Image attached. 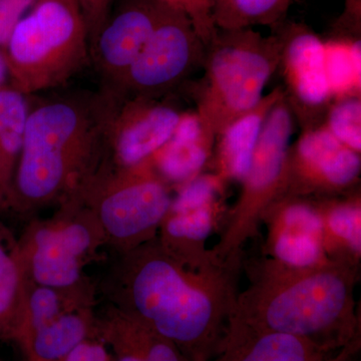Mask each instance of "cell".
I'll return each mask as SVG.
<instances>
[{
  "mask_svg": "<svg viewBox=\"0 0 361 361\" xmlns=\"http://www.w3.org/2000/svg\"><path fill=\"white\" fill-rule=\"evenodd\" d=\"M215 137L195 111H184L170 140L149 159L161 179L179 188L210 171Z\"/></svg>",
  "mask_w": 361,
  "mask_h": 361,
  "instance_id": "cell-16",
  "label": "cell"
},
{
  "mask_svg": "<svg viewBox=\"0 0 361 361\" xmlns=\"http://www.w3.org/2000/svg\"><path fill=\"white\" fill-rule=\"evenodd\" d=\"M221 201L183 212H169L160 226L161 246L176 257L192 265L216 259L206 242L217 224Z\"/></svg>",
  "mask_w": 361,
  "mask_h": 361,
  "instance_id": "cell-20",
  "label": "cell"
},
{
  "mask_svg": "<svg viewBox=\"0 0 361 361\" xmlns=\"http://www.w3.org/2000/svg\"><path fill=\"white\" fill-rule=\"evenodd\" d=\"M30 97L6 85L0 89V185L8 193L25 137Z\"/></svg>",
  "mask_w": 361,
  "mask_h": 361,
  "instance_id": "cell-22",
  "label": "cell"
},
{
  "mask_svg": "<svg viewBox=\"0 0 361 361\" xmlns=\"http://www.w3.org/2000/svg\"><path fill=\"white\" fill-rule=\"evenodd\" d=\"M172 190L149 160L129 168L102 161L68 201L85 203L101 232L129 252L156 238Z\"/></svg>",
  "mask_w": 361,
  "mask_h": 361,
  "instance_id": "cell-6",
  "label": "cell"
},
{
  "mask_svg": "<svg viewBox=\"0 0 361 361\" xmlns=\"http://www.w3.org/2000/svg\"><path fill=\"white\" fill-rule=\"evenodd\" d=\"M184 111L173 96L151 99L116 94L102 161L129 168L148 161L172 137Z\"/></svg>",
  "mask_w": 361,
  "mask_h": 361,
  "instance_id": "cell-11",
  "label": "cell"
},
{
  "mask_svg": "<svg viewBox=\"0 0 361 361\" xmlns=\"http://www.w3.org/2000/svg\"><path fill=\"white\" fill-rule=\"evenodd\" d=\"M271 30L281 37L278 71L281 85L296 125L301 130L322 126L334 102L325 68L324 42L307 25L287 23Z\"/></svg>",
  "mask_w": 361,
  "mask_h": 361,
  "instance_id": "cell-10",
  "label": "cell"
},
{
  "mask_svg": "<svg viewBox=\"0 0 361 361\" xmlns=\"http://www.w3.org/2000/svg\"><path fill=\"white\" fill-rule=\"evenodd\" d=\"M30 361H37V360H30Z\"/></svg>",
  "mask_w": 361,
  "mask_h": 361,
  "instance_id": "cell-36",
  "label": "cell"
},
{
  "mask_svg": "<svg viewBox=\"0 0 361 361\" xmlns=\"http://www.w3.org/2000/svg\"><path fill=\"white\" fill-rule=\"evenodd\" d=\"M295 120L283 96L266 118L241 192L229 211L214 255L221 261L241 262L242 248L258 234L263 215L284 193L287 154Z\"/></svg>",
  "mask_w": 361,
  "mask_h": 361,
  "instance_id": "cell-7",
  "label": "cell"
},
{
  "mask_svg": "<svg viewBox=\"0 0 361 361\" xmlns=\"http://www.w3.org/2000/svg\"><path fill=\"white\" fill-rule=\"evenodd\" d=\"M282 42L276 30L264 37L252 28L221 30L206 47L203 75L190 82L195 111L214 137L257 106L278 71Z\"/></svg>",
  "mask_w": 361,
  "mask_h": 361,
  "instance_id": "cell-4",
  "label": "cell"
},
{
  "mask_svg": "<svg viewBox=\"0 0 361 361\" xmlns=\"http://www.w3.org/2000/svg\"><path fill=\"white\" fill-rule=\"evenodd\" d=\"M26 272L18 254L0 242V337L13 338L20 326L26 295Z\"/></svg>",
  "mask_w": 361,
  "mask_h": 361,
  "instance_id": "cell-24",
  "label": "cell"
},
{
  "mask_svg": "<svg viewBox=\"0 0 361 361\" xmlns=\"http://www.w3.org/2000/svg\"><path fill=\"white\" fill-rule=\"evenodd\" d=\"M63 304L61 291L51 287L37 285V288L28 291L23 318L13 339L20 343L33 332L52 322L65 311Z\"/></svg>",
  "mask_w": 361,
  "mask_h": 361,
  "instance_id": "cell-26",
  "label": "cell"
},
{
  "mask_svg": "<svg viewBox=\"0 0 361 361\" xmlns=\"http://www.w3.org/2000/svg\"><path fill=\"white\" fill-rule=\"evenodd\" d=\"M169 7L182 11L191 21L195 32L208 45L218 32L210 0H158Z\"/></svg>",
  "mask_w": 361,
  "mask_h": 361,
  "instance_id": "cell-29",
  "label": "cell"
},
{
  "mask_svg": "<svg viewBox=\"0 0 361 361\" xmlns=\"http://www.w3.org/2000/svg\"><path fill=\"white\" fill-rule=\"evenodd\" d=\"M205 54V44L189 18L167 6L141 54L118 87L111 90L122 97L173 96L203 70Z\"/></svg>",
  "mask_w": 361,
  "mask_h": 361,
  "instance_id": "cell-8",
  "label": "cell"
},
{
  "mask_svg": "<svg viewBox=\"0 0 361 361\" xmlns=\"http://www.w3.org/2000/svg\"><path fill=\"white\" fill-rule=\"evenodd\" d=\"M358 269L360 265L334 259L290 267L265 256L250 265V284L239 290L230 317L334 350L348 344L357 329Z\"/></svg>",
  "mask_w": 361,
  "mask_h": 361,
  "instance_id": "cell-3",
  "label": "cell"
},
{
  "mask_svg": "<svg viewBox=\"0 0 361 361\" xmlns=\"http://www.w3.org/2000/svg\"><path fill=\"white\" fill-rule=\"evenodd\" d=\"M283 94L281 85L274 87L255 108L233 121L216 137L210 171L226 185L241 183L245 177L266 118Z\"/></svg>",
  "mask_w": 361,
  "mask_h": 361,
  "instance_id": "cell-17",
  "label": "cell"
},
{
  "mask_svg": "<svg viewBox=\"0 0 361 361\" xmlns=\"http://www.w3.org/2000/svg\"><path fill=\"white\" fill-rule=\"evenodd\" d=\"M361 0H345L344 11L330 30L329 37L360 39Z\"/></svg>",
  "mask_w": 361,
  "mask_h": 361,
  "instance_id": "cell-32",
  "label": "cell"
},
{
  "mask_svg": "<svg viewBox=\"0 0 361 361\" xmlns=\"http://www.w3.org/2000/svg\"><path fill=\"white\" fill-rule=\"evenodd\" d=\"M322 222L323 248L330 259L360 265L361 198L360 190L331 198L312 199Z\"/></svg>",
  "mask_w": 361,
  "mask_h": 361,
  "instance_id": "cell-19",
  "label": "cell"
},
{
  "mask_svg": "<svg viewBox=\"0 0 361 361\" xmlns=\"http://www.w3.org/2000/svg\"><path fill=\"white\" fill-rule=\"evenodd\" d=\"M214 20L221 30L269 26L271 30L286 20L294 0H210Z\"/></svg>",
  "mask_w": 361,
  "mask_h": 361,
  "instance_id": "cell-23",
  "label": "cell"
},
{
  "mask_svg": "<svg viewBox=\"0 0 361 361\" xmlns=\"http://www.w3.org/2000/svg\"><path fill=\"white\" fill-rule=\"evenodd\" d=\"M325 68L334 99L360 97V39L329 37Z\"/></svg>",
  "mask_w": 361,
  "mask_h": 361,
  "instance_id": "cell-25",
  "label": "cell"
},
{
  "mask_svg": "<svg viewBox=\"0 0 361 361\" xmlns=\"http://www.w3.org/2000/svg\"><path fill=\"white\" fill-rule=\"evenodd\" d=\"M0 186H1V185H0ZM2 191H4V190H2Z\"/></svg>",
  "mask_w": 361,
  "mask_h": 361,
  "instance_id": "cell-37",
  "label": "cell"
},
{
  "mask_svg": "<svg viewBox=\"0 0 361 361\" xmlns=\"http://www.w3.org/2000/svg\"><path fill=\"white\" fill-rule=\"evenodd\" d=\"M101 331L113 361H188L173 342L122 310L103 323Z\"/></svg>",
  "mask_w": 361,
  "mask_h": 361,
  "instance_id": "cell-18",
  "label": "cell"
},
{
  "mask_svg": "<svg viewBox=\"0 0 361 361\" xmlns=\"http://www.w3.org/2000/svg\"><path fill=\"white\" fill-rule=\"evenodd\" d=\"M78 1L84 16L90 45L110 16L116 0H78Z\"/></svg>",
  "mask_w": 361,
  "mask_h": 361,
  "instance_id": "cell-31",
  "label": "cell"
},
{
  "mask_svg": "<svg viewBox=\"0 0 361 361\" xmlns=\"http://www.w3.org/2000/svg\"><path fill=\"white\" fill-rule=\"evenodd\" d=\"M1 193H4V191H2V188L0 186V195H1Z\"/></svg>",
  "mask_w": 361,
  "mask_h": 361,
  "instance_id": "cell-35",
  "label": "cell"
},
{
  "mask_svg": "<svg viewBox=\"0 0 361 361\" xmlns=\"http://www.w3.org/2000/svg\"><path fill=\"white\" fill-rule=\"evenodd\" d=\"M266 257L290 267H311L329 260L323 248L322 222L312 199L283 196L266 210Z\"/></svg>",
  "mask_w": 361,
  "mask_h": 361,
  "instance_id": "cell-14",
  "label": "cell"
},
{
  "mask_svg": "<svg viewBox=\"0 0 361 361\" xmlns=\"http://www.w3.org/2000/svg\"><path fill=\"white\" fill-rule=\"evenodd\" d=\"M7 80H9V75L6 52L4 49H0V89L6 85Z\"/></svg>",
  "mask_w": 361,
  "mask_h": 361,
  "instance_id": "cell-34",
  "label": "cell"
},
{
  "mask_svg": "<svg viewBox=\"0 0 361 361\" xmlns=\"http://www.w3.org/2000/svg\"><path fill=\"white\" fill-rule=\"evenodd\" d=\"M226 184L211 171L202 173L186 184L177 188L169 212L193 210L221 201Z\"/></svg>",
  "mask_w": 361,
  "mask_h": 361,
  "instance_id": "cell-28",
  "label": "cell"
},
{
  "mask_svg": "<svg viewBox=\"0 0 361 361\" xmlns=\"http://www.w3.org/2000/svg\"><path fill=\"white\" fill-rule=\"evenodd\" d=\"M241 262L192 265L155 238L127 252L123 310L177 346L188 361H209L238 295Z\"/></svg>",
  "mask_w": 361,
  "mask_h": 361,
  "instance_id": "cell-1",
  "label": "cell"
},
{
  "mask_svg": "<svg viewBox=\"0 0 361 361\" xmlns=\"http://www.w3.org/2000/svg\"><path fill=\"white\" fill-rule=\"evenodd\" d=\"M360 153L323 126L301 130L287 154L283 196L322 199L349 194L360 187Z\"/></svg>",
  "mask_w": 361,
  "mask_h": 361,
  "instance_id": "cell-9",
  "label": "cell"
},
{
  "mask_svg": "<svg viewBox=\"0 0 361 361\" xmlns=\"http://www.w3.org/2000/svg\"><path fill=\"white\" fill-rule=\"evenodd\" d=\"M4 52L8 85L25 96L63 87L90 61L78 0H39L14 26Z\"/></svg>",
  "mask_w": 361,
  "mask_h": 361,
  "instance_id": "cell-5",
  "label": "cell"
},
{
  "mask_svg": "<svg viewBox=\"0 0 361 361\" xmlns=\"http://www.w3.org/2000/svg\"><path fill=\"white\" fill-rule=\"evenodd\" d=\"M167 6L158 0H121L90 45L103 87H118L151 39Z\"/></svg>",
  "mask_w": 361,
  "mask_h": 361,
  "instance_id": "cell-13",
  "label": "cell"
},
{
  "mask_svg": "<svg viewBox=\"0 0 361 361\" xmlns=\"http://www.w3.org/2000/svg\"><path fill=\"white\" fill-rule=\"evenodd\" d=\"M63 361H113V358L104 344L87 339L73 349Z\"/></svg>",
  "mask_w": 361,
  "mask_h": 361,
  "instance_id": "cell-33",
  "label": "cell"
},
{
  "mask_svg": "<svg viewBox=\"0 0 361 361\" xmlns=\"http://www.w3.org/2000/svg\"><path fill=\"white\" fill-rule=\"evenodd\" d=\"M322 126L344 146L360 153L361 97L334 99Z\"/></svg>",
  "mask_w": 361,
  "mask_h": 361,
  "instance_id": "cell-27",
  "label": "cell"
},
{
  "mask_svg": "<svg viewBox=\"0 0 361 361\" xmlns=\"http://www.w3.org/2000/svg\"><path fill=\"white\" fill-rule=\"evenodd\" d=\"M90 334V322L82 312L65 310L20 344L28 360L63 361Z\"/></svg>",
  "mask_w": 361,
  "mask_h": 361,
  "instance_id": "cell-21",
  "label": "cell"
},
{
  "mask_svg": "<svg viewBox=\"0 0 361 361\" xmlns=\"http://www.w3.org/2000/svg\"><path fill=\"white\" fill-rule=\"evenodd\" d=\"M329 353L307 339L252 329L230 317L209 361H330Z\"/></svg>",
  "mask_w": 361,
  "mask_h": 361,
  "instance_id": "cell-15",
  "label": "cell"
},
{
  "mask_svg": "<svg viewBox=\"0 0 361 361\" xmlns=\"http://www.w3.org/2000/svg\"><path fill=\"white\" fill-rule=\"evenodd\" d=\"M113 90H75L30 99L25 137L8 190L14 203L35 207L71 198L104 158Z\"/></svg>",
  "mask_w": 361,
  "mask_h": 361,
  "instance_id": "cell-2",
  "label": "cell"
},
{
  "mask_svg": "<svg viewBox=\"0 0 361 361\" xmlns=\"http://www.w3.org/2000/svg\"><path fill=\"white\" fill-rule=\"evenodd\" d=\"M35 230L25 249L16 252L35 283L63 291L80 282L82 258L97 241L92 216L73 218Z\"/></svg>",
  "mask_w": 361,
  "mask_h": 361,
  "instance_id": "cell-12",
  "label": "cell"
},
{
  "mask_svg": "<svg viewBox=\"0 0 361 361\" xmlns=\"http://www.w3.org/2000/svg\"><path fill=\"white\" fill-rule=\"evenodd\" d=\"M39 0H0V49H6L14 26Z\"/></svg>",
  "mask_w": 361,
  "mask_h": 361,
  "instance_id": "cell-30",
  "label": "cell"
}]
</instances>
